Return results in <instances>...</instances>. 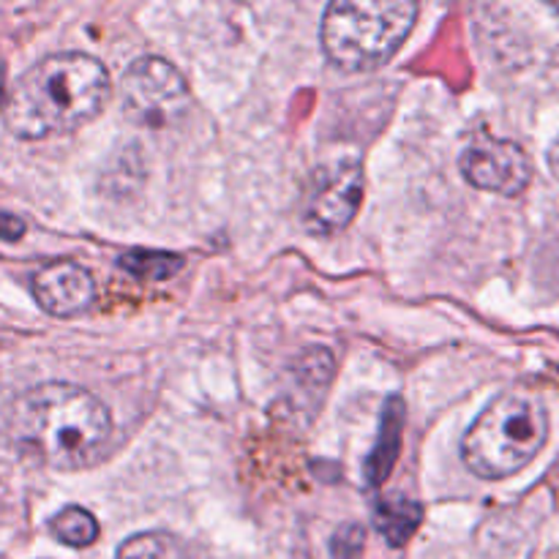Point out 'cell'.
<instances>
[{"instance_id":"1","label":"cell","mask_w":559,"mask_h":559,"mask_svg":"<svg viewBox=\"0 0 559 559\" xmlns=\"http://www.w3.org/2000/svg\"><path fill=\"white\" fill-rule=\"evenodd\" d=\"M9 435L25 456L71 473L102 459L112 418L85 388L44 382L11 404Z\"/></svg>"},{"instance_id":"2","label":"cell","mask_w":559,"mask_h":559,"mask_svg":"<svg viewBox=\"0 0 559 559\" xmlns=\"http://www.w3.org/2000/svg\"><path fill=\"white\" fill-rule=\"evenodd\" d=\"M109 74L85 52L38 60L16 80L5 102V129L20 140H47L91 123L109 102Z\"/></svg>"},{"instance_id":"3","label":"cell","mask_w":559,"mask_h":559,"mask_svg":"<svg viewBox=\"0 0 559 559\" xmlns=\"http://www.w3.org/2000/svg\"><path fill=\"white\" fill-rule=\"evenodd\" d=\"M549 437L544 402L527 391H508L478 415L464 435L462 456L469 473L500 480L527 467Z\"/></svg>"},{"instance_id":"4","label":"cell","mask_w":559,"mask_h":559,"mask_svg":"<svg viewBox=\"0 0 559 559\" xmlns=\"http://www.w3.org/2000/svg\"><path fill=\"white\" fill-rule=\"evenodd\" d=\"M415 16L418 5L409 0H336L322 16V49L344 71L380 69L399 52Z\"/></svg>"},{"instance_id":"5","label":"cell","mask_w":559,"mask_h":559,"mask_svg":"<svg viewBox=\"0 0 559 559\" xmlns=\"http://www.w3.org/2000/svg\"><path fill=\"white\" fill-rule=\"evenodd\" d=\"M120 91H123V112L134 123L151 129L178 123L191 109V93L183 74L169 60L156 55L136 58L126 69Z\"/></svg>"},{"instance_id":"6","label":"cell","mask_w":559,"mask_h":559,"mask_svg":"<svg viewBox=\"0 0 559 559\" xmlns=\"http://www.w3.org/2000/svg\"><path fill=\"white\" fill-rule=\"evenodd\" d=\"M364 191L366 175L358 158H342L317 169L300 211L306 233L331 238L347 229L364 202Z\"/></svg>"},{"instance_id":"7","label":"cell","mask_w":559,"mask_h":559,"mask_svg":"<svg viewBox=\"0 0 559 559\" xmlns=\"http://www.w3.org/2000/svg\"><path fill=\"white\" fill-rule=\"evenodd\" d=\"M462 175L475 189L500 197H519L533 180V164L522 145L478 134L462 153Z\"/></svg>"},{"instance_id":"8","label":"cell","mask_w":559,"mask_h":559,"mask_svg":"<svg viewBox=\"0 0 559 559\" xmlns=\"http://www.w3.org/2000/svg\"><path fill=\"white\" fill-rule=\"evenodd\" d=\"M33 298L47 314L71 320L96 304V282L76 262H52L33 276Z\"/></svg>"},{"instance_id":"9","label":"cell","mask_w":559,"mask_h":559,"mask_svg":"<svg viewBox=\"0 0 559 559\" xmlns=\"http://www.w3.org/2000/svg\"><path fill=\"white\" fill-rule=\"evenodd\" d=\"M402 431H404V402L399 396H391L382 407V424L380 435H377V445L371 451V456L366 459V484L369 486H382L388 480V475L396 467L399 451H402Z\"/></svg>"},{"instance_id":"10","label":"cell","mask_w":559,"mask_h":559,"mask_svg":"<svg viewBox=\"0 0 559 559\" xmlns=\"http://www.w3.org/2000/svg\"><path fill=\"white\" fill-rule=\"evenodd\" d=\"M424 522V508L420 502L409 500L404 495H391L377 502L374 508V527L393 549H402Z\"/></svg>"},{"instance_id":"11","label":"cell","mask_w":559,"mask_h":559,"mask_svg":"<svg viewBox=\"0 0 559 559\" xmlns=\"http://www.w3.org/2000/svg\"><path fill=\"white\" fill-rule=\"evenodd\" d=\"M118 265L134 278L145 282H167L169 276L183 267V257L169 254V251H151V249H131L118 260Z\"/></svg>"},{"instance_id":"12","label":"cell","mask_w":559,"mask_h":559,"mask_svg":"<svg viewBox=\"0 0 559 559\" xmlns=\"http://www.w3.org/2000/svg\"><path fill=\"white\" fill-rule=\"evenodd\" d=\"M49 533L60 540L63 546L71 549H85V546L96 544L98 540V522L80 506H69L52 516L49 522Z\"/></svg>"},{"instance_id":"13","label":"cell","mask_w":559,"mask_h":559,"mask_svg":"<svg viewBox=\"0 0 559 559\" xmlns=\"http://www.w3.org/2000/svg\"><path fill=\"white\" fill-rule=\"evenodd\" d=\"M118 559H186V546L169 533H140L120 544Z\"/></svg>"},{"instance_id":"14","label":"cell","mask_w":559,"mask_h":559,"mask_svg":"<svg viewBox=\"0 0 559 559\" xmlns=\"http://www.w3.org/2000/svg\"><path fill=\"white\" fill-rule=\"evenodd\" d=\"M366 544V530L360 524H347L333 535L331 555L333 559H358Z\"/></svg>"},{"instance_id":"15","label":"cell","mask_w":559,"mask_h":559,"mask_svg":"<svg viewBox=\"0 0 559 559\" xmlns=\"http://www.w3.org/2000/svg\"><path fill=\"white\" fill-rule=\"evenodd\" d=\"M25 235V222L11 213H0V238L3 240H20Z\"/></svg>"},{"instance_id":"16","label":"cell","mask_w":559,"mask_h":559,"mask_svg":"<svg viewBox=\"0 0 559 559\" xmlns=\"http://www.w3.org/2000/svg\"><path fill=\"white\" fill-rule=\"evenodd\" d=\"M549 169L559 178V136H557L555 145L549 147Z\"/></svg>"},{"instance_id":"17","label":"cell","mask_w":559,"mask_h":559,"mask_svg":"<svg viewBox=\"0 0 559 559\" xmlns=\"http://www.w3.org/2000/svg\"><path fill=\"white\" fill-rule=\"evenodd\" d=\"M3 102H5V69L3 63H0V107H3Z\"/></svg>"}]
</instances>
